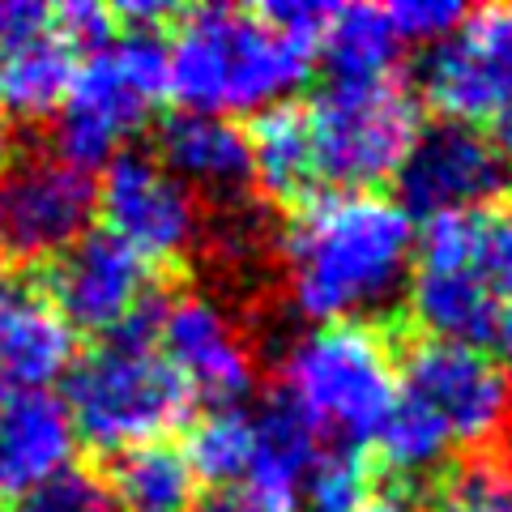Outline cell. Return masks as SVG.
<instances>
[{
	"instance_id": "1",
	"label": "cell",
	"mask_w": 512,
	"mask_h": 512,
	"mask_svg": "<svg viewBox=\"0 0 512 512\" xmlns=\"http://www.w3.org/2000/svg\"><path fill=\"white\" fill-rule=\"evenodd\" d=\"M414 218L384 192H316L282 235L286 299L312 325H367L406 295Z\"/></svg>"
},
{
	"instance_id": "2",
	"label": "cell",
	"mask_w": 512,
	"mask_h": 512,
	"mask_svg": "<svg viewBox=\"0 0 512 512\" xmlns=\"http://www.w3.org/2000/svg\"><path fill=\"white\" fill-rule=\"evenodd\" d=\"M512 423V380L483 346L419 338L397 359V397L376 448L402 478H427L461 448L487 453Z\"/></svg>"
},
{
	"instance_id": "3",
	"label": "cell",
	"mask_w": 512,
	"mask_h": 512,
	"mask_svg": "<svg viewBox=\"0 0 512 512\" xmlns=\"http://www.w3.org/2000/svg\"><path fill=\"white\" fill-rule=\"evenodd\" d=\"M163 56L167 94L180 111L235 120L295 103L312 77L316 47L286 35L261 9L201 5L175 13Z\"/></svg>"
},
{
	"instance_id": "4",
	"label": "cell",
	"mask_w": 512,
	"mask_h": 512,
	"mask_svg": "<svg viewBox=\"0 0 512 512\" xmlns=\"http://www.w3.org/2000/svg\"><path fill=\"white\" fill-rule=\"evenodd\" d=\"M278 397L320 440L359 448L393 410L397 359L372 325H312L282 346Z\"/></svg>"
},
{
	"instance_id": "5",
	"label": "cell",
	"mask_w": 512,
	"mask_h": 512,
	"mask_svg": "<svg viewBox=\"0 0 512 512\" xmlns=\"http://www.w3.org/2000/svg\"><path fill=\"white\" fill-rule=\"evenodd\" d=\"M60 402L69 410L77 440L111 457L150 440H167V431L192 414V393L154 346L150 325L99 338L82 359H73Z\"/></svg>"
},
{
	"instance_id": "6",
	"label": "cell",
	"mask_w": 512,
	"mask_h": 512,
	"mask_svg": "<svg viewBox=\"0 0 512 512\" xmlns=\"http://www.w3.org/2000/svg\"><path fill=\"white\" fill-rule=\"evenodd\" d=\"M158 30H120L77 60L73 86L56 111L52 154L77 171H103L124 141L150 124L167 94V56Z\"/></svg>"
},
{
	"instance_id": "7",
	"label": "cell",
	"mask_w": 512,
	"mask_h": 512,
	"mask_svg": "<svg viewBox=\"0 0 512 512\" xmlns=\"http://www.w3.org/2000/svg\"><path fill=\"white\" fill-rule=\"evenodd\" d=\"M308 107L312 150L320 188L329 192H376L393 180L419 137V99L397 77H359L316 90Z\"/></svg>"
},
{
	"instance_id": "8",
	"label": "cell",
	"mask_w": 512,
	"mask_h": 512,
	"mask_svg": "<svg viewBox=\"0 0 512 512\" xmlns=\"http://www.w3.org/2000/svg\"><path fill=\"white\" fill-rule=\"evenodd\" d=\"M397 201L414 218H453V214H483L500 205L512 180L508 150L487 128L440 120L419 128L410 154L397 167Z\"/></svg>"
},
{
	"instance_id": "9",
	"label": "cell",
	"mask_w": 512,
	"mask_h": 512,
	"mask_svg": "<svg viewBox=\"0 0 512 512\" xmlns=\"http://www.w3.org/2000/svg\"><path fill=\"white\" fill-rule=\"evenodd\" d=\"M94 218V180L56 154L13 158L0 175V265L60 261Z\"/></svg>"
},
{
	"instance_id": "10",
	"label": "cell",
	"mask_w": 512,
	"mask_h": 512,
	"mask_svg": "<svg viewBox=\"0 0 512 512\" xmlns=\"http://www.w3.org/2000/svg\"><path fill=\"white\" fill-rule=\"evenodd\" d=\"M94 210L103 214L111 239L150 265L184 261L205 227L201 197L146 150H124L103 167V180L94 184Z\"/></svg>"
},
{
	"instance_id": "11",
	"label": "cell",
	"mask_w": 512,
	"mask_h": 512,
	"mask_svg": "<svg viewBox=\"0 0 512 512\" xmlns=\"http://www.w3.org/2000/svg\"><path fill=\"white\" fill-rule=\"evenodd\" d=\"M427 99L444 120L491 124V137L512 150V5L470 13L453 39L431 47L423 64Z\"/></svg>"
},
{
	"instance_id": "12",
	"label": "cell",
	"mask_w": 512,
	"mask_h": 512,
	"mask_svg": "<svg viewBox=\"0 0 512 512\" xmlns=\"http://www.w3.org/2000/svg\"><path fill=\"white\" fill-rule=\"evenodd\" d=\"M150 338L184 380L192 402L210 410L244 406L256 384V355L231 308L205 291L171 295L154 308Z\"/></svg>"
},
{
	"instance_id": "13",
	"label": "cell",
	"mask_w": 512,
	"mask_h": 512,
	"mask_svg": "<svg viewBox=\"0 0 512 512\" xmlns=\"http://www.w3.org/2000/svg\"><path fill=\"white\" fill-rule=\"evenodd\" d=\"M47 295L73 329L99 338L141 329L154 320V265L107 231H86L77 244L52 261Z\"/></svg>"
},
{
	"instance_id": "14",
	"label": "cell",
	"mask_w": 512,
	"mask_h": 512,
	"mask_svg": "<svg viewBox=\"0 0 512 512\" xmlns=\"http://www.w3.org/2000/svg\"><path fill=\"white\" fill-rule=\"evenodd\" d=\"M77 329L60 316L52 295L26 274L0 269V389L35 393L69 376Z\"/></svg>"
},
{
	"instance_id": "15",
	"label": "cell",
	"mask_w": 512,
	"mask_h": 512,
	"mask_svg": "<svg viewBox=\"0 0 512 512\" xmlns=\"http://www.w3.org/2000/svg\"><path fill=\"white\" fill-rule=\"evenodd\" d=\"M77 431L56 393H5L0 402V500H26L73 470Z\"/></svg>"
},
{
	"instance_id": "16",
	"label": "cell",
	"mask_w": 512,
	"mask_h": 512,
	"mask_svg": "<svg viewBox=\"0 0 512 512\" xmlns=\"http://www.w3.org/2000/svg\"><path fill=\"white\" fill-rule=\"evenodd\" d=\"M158 163L201 197L231 201L252 184L248 128L205 111H171L158 124Z\"/></svg>"
},
{
	"instance_id": "17",
	"label": "cell",
	"mask_w": 512,
	"mask_h": 512,
	"mask_svg": "<svg viewBox=\"0 0 512 512\" xmlns=\"http://www.w3.org/2000/svg\"><path fill=\"white\" fill-rule=\"evenodd\" d=\"M406 303L423 325V338L483 346L500 325V299H495L470 265L414 261L406 282Z\"/></svg>"
},
{
	"instance_id": "18",
	"label": "cell",
	"mask_w": 512,
	"mask_h": 512,
	"mask_svg": "<svg viewBox=\"0 0 512 512\" xmlns=\"http://www.w3.org/2000/svg\"><path fill=\"white\" fill-rule=\"evenodd\" d=\"M77 56L69 43L47 22L30 35L0 47V116L13 120H43L56 116L64 94L73 86Z\"/></svg>"
},
{
	"instance_id": "19",
	"label": "cell",
	"mask_w": 512,
	"mask_h": 512,
	"mask_svg": "<svg viewBox=\"0 0 512 512\" xmlns=\"http://www.w3.org/2000/svg\"><path fill=\"white\" fill-rule=\"evenodd\" d=\"M320 453H325V440L282 397H269L252 414V466L244 491H256L278 504H295Z\"/></svg>"
},
{
	"instance_id": "20",
	"label": "cell",
	"mask_w": 512,
	"mask_h": 512,
	"mask_svg": "<svg viewBox=\"0 0 512 512\" xmlns=\"http://www.w3.org/2000/svg\"><path fill=\"white\" fill-rule=\"evenodd\" d=\"M248 150H252V180L261 184L265 197L303 205L320 192L308 107L303 103H282L265 111V116H256V124L248 128Z\"/></svg>"
},
{
	"instance_id": "21",
	"label": "cell",
	"mask_w": 512,
	"mask_h": 512,
	"mask_svg": "<svg viewBox=\"0 0 512 512\" xmlns=\"http://www.w3.org/2000/svg\"><path fill=\"white\" fill-rule=\"evenodd\" d=\"M197 474L180 444L150 440L124 448L111 461L107 491L120 512H192L197 508Z\"/></svg>"
},
{
	"instance_id": "22",
	"label": "cell",
	"mask_w": 512,
	"mask_h": 512,
	"mask_svg": "<svg viewBox=\"0 0 512 512\" xmlns=\"http://www.w3.org/2000/svg\"><path fill=\"white\" fill-rule=\"evenodd\" d=\"M316 52L329 60L333 77L359 82V77H389L402 39L389 22V9L376 5H333Z\"/></svg>"
},
{
	"instance_id": "23",
	"label": "cell",
	"mask_w": 512,
	"mask_h": 512,
	"mask_svg": "<svg viewBox=\"0 0 512 512\" xmlns=\"http://www.w3.org/2000/svg\"><path fill=\"white\" fill-rule=\"evenodd\" d=\"M184 457L197 483L239 491V483H248L252 466V414L244 406L205 410L188 431Z\"/></svg>"
},
{
	"instance_id": "24",
	"label": "cell",
	"mask_w": 512,
	"mask_h": 512,
	"mask_svg": "<svg viewBox=\"0 0 512 512\" xmlns=\"http://www.w3.org/2000/svg\"><path fill=\"white\" fill-rule=\"evenodd\" d=\"M427 512H512V457L474 453L448 466Z\"/></svg>"
},
{
	"instance_id": "25",
	"label": "cell",
	"mask_w": 512,
	"mask_h": 512,
	"mask_svg": "<svg viewBox=\"0 0 512 512\" xmlns=\"http://www.w3.org/2000/svg\"><path fill=\"white\" fill-rule=\"evenodd\" d=\"M299 495L308 512H363L372 504L376 487L359 448H325Z\"/></svg>"
},
{
	"instance_id": "26",
	"label": "cell",
	"mask_w": 512,
	"mask_h": 512,
	"mask_svg": "<svg viewBox=\"0 0 512 512\" xmlns=\"http://www.w3.org/2000/svg\"><path fill=\"white\" fill-rule=\"evenodd\" d=\"M470 269L495 299L512 303V201L474 214V252Z\"/></svg>"
},
{
	"instance_id": "27",
	"label": "cell",
	"mask_w": 512,
	"mask_h": 512,
	"mask_svg": "<svg viewBox=\"0 0 512 512\" xmlns=\"http://www.w3.org/2000/svg\"><path fill=\"white\" fill-rule=\"evenodd\" d=\"M13 512H120V508L107 491V478L73 466L60 478H52L47 487H39L35 495L18 500Z\"/></svg>"
},
{
	"instance_id": "28",
	"label": "cell",
	"mask_w": 512,
	"mask_h": 512,
	"mask_svg": "<svg viewBox=\"0 0 512 512\" xmlns=\"http://www.w3.org/2000/svg\"><path fill=\"white\" fill-rule=\"evenodd\" d=\"M384 9H389V22L397 30V39H402V47L406 43L440 47L470 18V9L453 5V0H397V5H384Z\"/></svg>"
},
{
	"instance_id": "29",
	"label": "cell",
	"mask_w": 512,
	"mask_h": 512,
	"mask_svg": "<svg viewBox=\"0 0 512 512\" xmlns=\"http://www.w3.org/2000/svg\"><path fill=\"white\" fill-rule=\"evenodd\" d=\"M116 9H103V5H94V0H69V5H60L52 9V26H56V35L73 47L77 56H86L94 52V47H103L120 35L116 30Z\"/></svg>"
},
{
	"instance_id": "30",
	"label": "cell",
	"mask_w": 512,
	"mask_h": 512,
	"mask_svg": "<svg viewBox=\"0 0 512 512\" xmlns=\"http://www.w3.org/2000/svg\"><path fill=\"white\" fill-rule=\"evenodd\" d=\"M47 22H52V9L35 5V0H0V47L47 26Z\"/></svg>"
},
{
	"instance_id": "31",
	"label": "cell",
	"mask_w": 512,
	"mask_h": 512,
	"mask_svg": "<svg viewBox=\"0 0 512 512\" xmlns=\"http://www.w3.org/2000/svg\"><path fill=\"white\" fill-rule=\"evenodd\" d=\"M192 512H291V504L265 500V495H256V491H222L214 500L197 504Z\"/></svg>"
},
{
	"instance_id": "32",
	"label": "cell",
	"mask_w": 512,
	"mask_h": 512,
	"mask_svg": "<svg viewBox=\"0 0 512 512\" xmlns=\"http://www.w3.org/2000/svg\"><path fill=\"white\" fill-rule=\"evenodd\" d=\"M495 363L504 367V376L512 380V308H504V316H500V325H495Z\"/></svg>"
},
{
	"instance_id": "33",
	"label": "cell",
	"mask_w": 512,
	"mask_h": 512,
	"mask_svg": "<svg viewBox=\"0 0 512 512\" xmlns=\"http://www.w3.org/2000/svg\"><path fill=\"white\" fill-rule=\"evenodd\" d=\"M363 512H427V508L406 500V495H372V504H367Z\"/></svg>"
},
{
	"instance_id": "34",
	"label": "cell",
	"mask_w": 512,
	"mask_h": 512,
	"mask_svg": "<svg viewBox=\"0 0 512 512\" xmlns=\"http://www.w3.org/2000/svg\"><path fill=\"white\" fill-rule=\"evenodd\" d=\"M9 163H13V137H9V124L0 120V175L9 171Z\"/></svg>"
},
{
	"instance_id": "35",
	"label": "cell",
	"mask_w": 512,
	"mask_h": 512,
	"mask_svg": "<svg viewBox=\"0 0 512 512\" xmlns=\"http://www.w3.org/2000/svg\"><path fill=\"white\" fill-rule=\"evenodd\" d=\"M0 402H5V389H0Z\"/></svg>"
}]
</instances>
